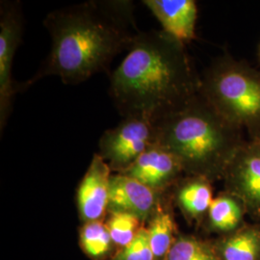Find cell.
Returning a JSON list of instances; mask_svg holds the SVG:
<instances>
[{
    "mask_svg": "<svg viewBox=\"0 0 260 260\" xmlns=\"http://www.w3.org/2000/svg\"><path fill=\"white\" fill-rule=\"evenodd\" d=\"M51 49L35 75L19 92L47 76L67 85L82 83L108 72L112 61L129 50L141 32L129 0H89L50 12L44 20Z\"/></svg>",
    "mask_w": 260,
    "mask_h": 260,
    "instance_id": "1",
    "label": "cell"
},
{
    "mask_svg": "<svg viewBox=\"0 0 260 260\" xmlns=\"http://www.w3.org/2000/svg\"><path fill=\"white\" fill-rule=\"evenodd\" d=\"M201 80L185 44L152 30L141 32L112 73L109 93L122 118L154 123L199 94Z\"/></svg>",
    "mask_w": 260,
    "mask_h": 260,
    "instance_id": "2",
    "label": "cell"
},
{
    "mask_svg": "<svg viewBox=\"0 0 260 260\" xmlns=\"http://www.w3.org/2000/svg\"><path fill=\"white\" fill-rule=\"evenodd\" d=\"M156 143L180 161L186 175L215 181L247 141L244 130L226 121L201 94L153 123Z\"/></svg>",
    "mask_w": 260,
    "mask_h": 260,
    "instance_id": "3",
    "label": "cell"
},
{
    "mask_svg": "<svg viewBox=\"0 0 260 260\" xmlns=\"http://www.w3.org/2000/svg\"><path fill=\"white\" fill-rule=\"evenodd\" d=\"M200 93L226 121L260 138V73L246 61L223 54L201 75Z\"/></svg>",
    "mask_w": 260,
    "mask_h": 260,
    "instance_id": "4",
    "label": "cell"
},
{
    "mask_svg": "<svg viewBox=\"0 0 260 260\" xmlns=\"http://www.w3.org/2000/svg\"><path fill=\"white\" fill-rule=\"evenodd\" d=\"M154 143L156 138L153 122L140 117H127L116 127L103 133L98 153L111 170L121 174Z\"/></svg>",
    "mask_w": 260,
    "mask_h": 260,
    "instance_id": "5",
    "label": "cell"
},
{
    "mask_svg": "<svg viewBox=\"0 0 260 260\" xmlns=\"http://www.w3.org/2000/svg\"><path fill=\"white\" fill-rule=\"evenodd\" d=\"M23 30V17L19 1H1L0 4V129L5 128L19 84L13 79L15 53Z\"/></svg>",
    "mask_w": 260,
    "mask_h": 260,
    "instance_id": "6",
    "label": "cell"
},
{
    "mask_svg": "<svg viewBox=\"0 0 260 260\" xmlns=\"http://www.w3.org/2000/svg\"><path fill=\"white\" fill-rule=\"evenodd\" d=\"M224 191L237 197L247 214L260 220V142L246 141L223 174Z\"/></svg>",
    "mask_w": 260,
    "mask_h": 260,
    "instance_id": "7",
    "label": "cell"
},
{
    "mask_svg": "<svg viewBox=\"0 0 260 260\" xmlns=\"http://www.w3.org/2000/svg\"><path fill=\"white\" fill-rule=\"evenodd\" d=\"M121 174L138 180L158 193H165L176 185L185 173L176 155L154 143Z\"/></svg>",
    "mask_w": 260,
    "mask_h": 260,
    "instance_id": "8",
    "label": "cell"
},
{
    "mask_svg": "<svg viewBox=\"0 0 260 260\" xmlns=\"http://www.w3.org/2000/svg\"><path fill=\"white\" fill-rule=\"evenodd\" d=\"M111 168L99 153L93 154L77 189V207L85 223L102 221L109 206Z\"/></svg>",
    "mask_w": 260,
    "mask_h": 260,
    "instance_id": "9",
    "label": "cell"
},
{
    "mask_svg": "<svg viewBox=\"0 0 260 260\" xmlns=\"http://www.w3.org/2000/svg\"><path fill=\"white\" fill-rule=\"evenodd\" d=\"M163 194L132 177L117 174L110 180L108 210L133 214L143 221L155 212L164 199Z\"/></svg>",
    "mask_w": 260,
    "mask_h": 260,
    "instance_id": "10",
    "label": "cell"
},
{
    "mask_svg": "<svg viewBox=\"0 0 260 260\" xmlns=\"http://www.w3.org/2000/svg\"><path fill=\"white\" fill-rule=\"evenodd\" d=\"M143 3L172 37L183 44L197 38L198 5L194 0H144Z\"/></svg>",
    "mask_w": 260,
    "mask_h": 260,
    "instance_id": "11",
    "label": "cell"
},
{
    "mask_svg": "<svg viewBox=\"0 0 260 260\" xmlns=\"http://www.w3.org/2000/svg\"><path fill=\"white\" fill-rule=\"evenodd\" d=\"M212 181L201 176L187 175L174 186V198L188 220L201 223L208 213L213 201Z\"/></svg>",
    "mask_w": 260,
    "mask_h": 260,
    "instance_id": "12",
    "label": "cell"
},
{
    "mask_svg": "<svg viewBox=\"0 0 260 260\" xmlns=\"http://www.w3.org/2000/svg\"><path fill=\"white\" fill-rule=\"evenodd\" d=\"M214 247L219 260H260V223H245Z\"/></svg>",
    "mask_w": 260,
    "mask_h": 260,
    "instance_id": "13",
    "label": "cell"
},
{
    "mask_svg": "<svg viewBox=\"0 0 260 260\" xmlns=\"http://www.w3.org/2000/svg\"><path fill=\"white\" fill-rule=\"evenodd\" d=\"M246 214L247 210L241 201L223 191L214 198L205 219L211 231L225 235L234 233L246 223Z\"/></svg>",
    "mask_w": 260,
    "mask_h": 260,
    "instance_id": "14",
    "label": "cell"
},
{
    "mask_svg": "<svg viewBox=\"0 0 260 260\" xmlns=\"http://www.w3.org/2000/svg\"><path fill=\"white\" fill-rule=\"evenodd\" d=\"M167 203L163 201L158 205L157 209L150 217L149 233V243L153 251L154 260H165L169 251L175 241V221L167 207Z\"/></svg>",
    "mask_w": 260,
    "mask_h": 260,
    "instance_id": "15",
    "label": "cell"
},
{
    "mask_svg": "<svg viewBox=\"0 0 260 260\" xmlns=\"http://www.w3.org/2000/svg\"><path fill=\"white\" fill-rule=\"evenodd\" d=\"M165 260H219L214 244L194 236L181 235L175 239Z\"/></svg>",
    "mask_w": 260,
    "mask_h": 260,
    "instance_id": "16",
    "label": "cell"
},
{
    "mask_svg": "<svg viewBox=\"0 0 260 260\" xmlns=\"http://www.w3.org/2000/svg\"><path fill=\"white\" fill-rule=\"evenodd\" d=\"M80 240L83 251L93 258H102L110 251L111 236L107 225L102 221L85 223Z\"/></svg>",
    "mask_w": 260,
    "mask_h": 260,
    "instance_id": "17",
    "label": "cell"
},
{
    "mask_svg": "<svg viewBox=\"0 0 260 260\" xmlns=\"http://www.w3.org/2000/svg\"><path fill=\"white\" fill-rule=\"evenodd\" d=\"M110 217L106 223L112 242L121 248L129 245L139 233V218L122 211H109Z\"/></svg>",
    "mask_w": 260,
    "mask_h": 260,
    "instance_id": "18",
    "label": "cell"
},
{
    "mask_svg": "<svg viewBox=\"0 0 260 260\" xmlns=\"http://www.w3.org/2000/svg\"><path fill=\"white\" fill-rule=\"evenodd\" d=\"M114 260H154L148 230L142 228L134 240L121 248Z\"/></svg>",
    "mask_w": 260,
    "mask_h": 260,
    "instance_id": "19",
    "label": "cell"
},
{
    "mask_svg": "<svg viewBox=\"0 0 260 260\" xmlns=\"http://www.w3.org/2000/svg\"><path fill=\"white\" fill-rule=\"evenodd\" d=\"M257 141H259V142H260V138H259V139H257Z\"/></svg>",
    "mask_w": 260,
    "mask_h": 260,
    "instance_id": "20",
    "label": "cell"
},
{
    "mask_svg": "<svg viewBox=\"0 0 260 260\" xmlns=\"http://www.w3.org/2000/svg\"><path fill=\"white\" fill-rule=\"evenodd\" d=\"M259 56H260V49H259Z\"/></svg>",
    "mask_w": 260,
    "mask_h": 260,
    "instance_id": "21",
    "label": "cell"
}]
</instances>
